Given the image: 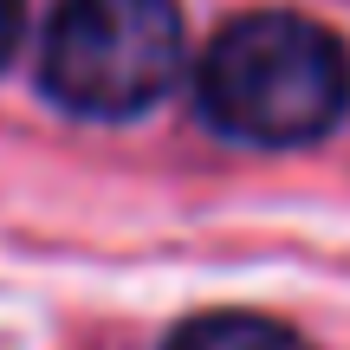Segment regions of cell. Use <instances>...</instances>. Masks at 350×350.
<instances>
[{
	"instance_id": "1",
	"label": "cell",
	"mask_w": 350,
	"mask_h": 350,
	"mask_svg": "<svg viewBox=\"0 0 350 350\" xmlns=\"http://www.w3.org/2000/svg\"><path fill=\"white\" fill-rule=\"evenodd\" d=\"M195 104L234 143L305 150L350 117V46L292 7L234 13L195 65Z\"/></svg>"
},
{
	"instance_id": "2",
	"label": "cell",
	"mask_w": 350,
	"mask_h": 350,
	"mask_svg": "<svg viewBox=\"0 0 350 350\" xmlns=\"http://www.w3.org/2000/svg\"><path fill=\"white\" fill-rule=\"evenodd\" d=\"M188 65L175 0H59L39 46V91L72 117L124 124L163 104Z\"/></svg>"
},
{
	"instance_id": "3",
	"label": "cell",
	"mask_w": 350,
	"mask_h": 350,
	"mask_svg": "<svg viewBox=\"0 0 350 350\" xmlns=\"http://www.w3.org/2000/svg\"><path fill=\"white\" fill-rule=\"evenodd\" d=\"M163 350H312V344L266 312H195L163 338Z\"/></svg>"
},
{
	"instance_id": "4",
	"label": "cell",
	"mask_w": 350,
	"mask_h": 350,
	"mask_svg": "<svg viewBox=\"0 0 350 350\" xmlns=\"http://www.w3.org/2000/svg\"><path fill=\"white\" fill-rule=\"evenodd\" d=\"M20 33H26V0H0V65L13 59Z\"/></svg>"
}]
</instances>
